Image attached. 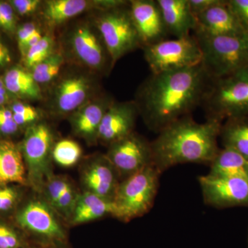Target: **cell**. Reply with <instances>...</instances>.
<instances>
[{
	"mask_svg": "<svg viewBox=\"0 0 248 248\" xmlns=\"http://www.w3.org/2000/svg\"><path fill=\"white\" fill-rule=\"evenodd\" d=\"M213 81L202 64L152 73L139 88L135 102L147 126L159 133L202 106Z\"/></svg>",
	"mask_w": 248,
	"mask_h": 248,
	"instance_id": "obj_1",
	"label": "cell"
},
{
	"mask_svg": "<svg viewBox=\"0 0 248 248\" xmlns=\"http://www.w3.org/2000/svg\"><path fill=\"white\" fill-rule=\"evenodd\" d=\"M19 129L11 109L0 107V134L9 136L17 133Z\"/></svg>",
	"mask_w": 248,
	"mask_h": 248,
	"instance_id": "obj_35",
	"label": "cell"
},
{
	"mask_svg": "<svg viewBox=\"0 0 248 248\" xmlns=\"http://www.w3.org/2000/svg\"><path fill=\"white\" fill-rule=\"evenodd\" d=\"M63 56L53 53L38 64L31 68V74L39 85L47 84L58 76L63 64Z\"/></svg>",
	"mask_w": 248,
	"mask_h": 248,
	"instance_id": "obj_27",
	"label": "cell"
},
{
	"mask_svg": "<svg viewBox=\"0 0 248 248\" xmlns=\"http://www.w3.org/2000/svg\"><path fill=\"white\" fill-rule=\"evenodd\" d=\"M41 1L39 0H13L11 6L20 16L32 14L38 9Z\"/></svg>",
	"mask_w": 248,
	"mask_h": 248,
	"instance_id": "obj_37",
	"label": "cell"
},
{
	"mask_svg": "<svg viewBox=\"0 0 248 248\" xmlns=\"http://www.w3.org/2000/svg\"><path fill=\"white\" fill-rule=\"evenodd\" d=\"M3 79L11 95L30 100L42 99L40 85L36 82L31 72L21 67L14 66L6 72Z\"/></svg>",
	"mask_w": 248,
	"mask_h": 248,
	"instance_id": "obj_23",
	"label": "cell"
},
{
	"mask_svg": "<svg viewBox=\"0 0 248 248\" xmlns=\"http://www.w3.org/2000/svg\"><path fill=\"white\" fill-rule=\"evenodd\" d=\"M12 95H3V94H0V107H2L4 104L9 102L10 97Z\"/></svg>",
	"mask_w": 248,
	"mask_h": 248,
	"instance_id": "obj_43",
	"label": "cell"
},
{
	"mask_svg": "<svg viewBox=\"0 0 248 248\" xmlns=\"http://www.w3.org/2000/svg\"><path fill=\"white\" fill-rule=\"evenodd\" d=\"M143 55L153 74L198 66L202 51L195 36L165 40L144 47Z\"/></svg>",
	"mask_w": 248,
	"mask_h": 248,
	"instance_id": "obj_8",
	"label": "cell"
},
{
	"mask_svg": "<svg viewBox=\"0 0 248 248\" xmlns=\"http://www.w3.org/2000/svg\"><path fill=\"white\" fill-rule=\"evenodd\" d=\"M221 1L222 0H188V4L192 14L196 17L210 8L219 4Z\"/></svg>",
	"mask_w": 248,
	"mask_h": 248,
	"instance_id": "obj_39",
	"label": "cell"
},
{
	"mask_svg": "<svg viewBox=\"0 0 248 248\" xmlns=\"http://www.w3.org/2000/svg\"><path fill=\"white\" fill-rule=\"evenodd\" d=\"M0 94H3V95H11L9 93V91H7V89H6L4 79H2V78H0Z\"/></svg>",
	"mask_w": 248,
	"mask_h": 248,
	"instance_id": "obj_42",
	"label": "cell"
},
{
	"mask_svg": "<svg viewBox=\"0 0 248 248\" xmlns=\"http://www.w3.org/2000/svg\"><path fill=\"white\" fill-rule=\"evenodd\" d=\"M19 226L39 239L60 244L66 240L64 228L55 211L43 197L28 201L16 215Z\"/></svg>",
	"mask_w": 248,
	"mask_h": 248,
	"instance_id": "obj_9",
	"label": "cell"
},
{
	"mask_svg": "<svg viewBox=\"0 0 248 248\" xmlns=\"http://www.w3.org/2000/svg\"><path fill=\"white\" fill-rule=\"evenodd\" d=\"M11 111L14 114V119L18 126H30L32 124L37 123L40 120V113L35 108L29 104L21 102L14 103L11 106Z\"/></svg>",
	"mask_w": 248,
	"mask_h": 248,
	"instance_id": "obj_30",
	"label": "cell"
},
{
	"mask_svg": "<svg viewBox=\"0 0 248 248\" xmlns=\"http://www.w3.org/2000/svg\"><path fill=\"white\" fill-rule=\"evenodd\" d=\"M0 11L2 17L1 27L9 32H14L16 28L14 8L9 3L1 2L0 3Z\"/></svg>",
	"mask_w": 248,
	"mask_h": 248,
	"instance_id": "obj_36",
	"label": "cell"
},
{
	"mask_svg": "<svg viewBox=\"0 0 248 248\" xmlns=\"http://www.w3.org/2000/svg\"><path fill=\"white\" fill-rule=\"evenodd\" d=\"M11 61L9 49L0 42V66H4Z\"/></svg>",
	"mask_w": 248,
	"mask_h": 248,
	"instance_id": "obj_41",
	"label": "cell"
},
{
	"mask_svg": "<svg viewBox=\"0 0 248 248\" xmlns=\"http://www.w3.org/2000/svg\"><path fill=\"white\" fill-rule=\"evenodd\" d=\"M79 195V194L78 193L76 189L75 188L74 186L71 184L62 194L57 202L54 208L55 213H58L65 219L71 221L72 215H73Z\"/></svg>",
	"mask_w": 248,
	"mask_h": 248,
	"instance_id": "obj_31",
	"label": "cell"
},
{
	"mask_svg": "<svg viewBox=\"0 0 248 248\" xmlns=\"http://www.w3.org/2000/svg\"><path fill=\"white\" fill-rule=\"evenodd\" d=\"M228 2L245 34L248 36V0H228Z\"/></svg>",
	"mask_w": 248,
	"mask_h": 248,
	"instance_id": "obj_34",
	"label": "cell"
},
{
	"mask_svg": "<svg viewBox=\"0 0 248 248\" xmlns=\"http://www.w3.org/2000/svg\"><path fill=\"white\" fill-rule=\"evenodd\" d=\"M114 101L108 96L94 97L71 115L73 133L89 143L97 141L103 117Z\"/></svg>",
	"mask_w": 248,
	"mask_h": 248,
	"instance_id": "obj_18",
	"label": "cell"
},
{
	"mask_svg": "<svg viewBox=\"0 0 248 248\" xmlns=\"http://www.w3.org/2000/svg\"><path fill=\"white\" fill-rule=\"evenodd\" d=\"M210 165L211 175L248 180V160L230 148L219 149Z\"/></svg>",
	"mask_w": 248,
	"mask_h": 248,
	"instance_id": "obj_24",
	"label": "cell"
},
{
	"mask_svg": "<svg viewBox=\"0 0 248 248\" xmlns=\"http://www.w3.org/2000/svg\"><path fill=\"white\" fill-rule=\"evenodd\" d=\"M42 37H43V36H42L40 31L38 30L35 34H34L32 36V37H31L30 39H29V40L27 41V43H26V45H24V46L23 47L22 50L20 51L23 58H24V55H26V53H27L28 50H29V49L33 47L34 46H35L39 42H40L41 39L42 38Z\"/></svg>",
	"mask_w": 248,
	"mask_h": 248,
	"instance_id": "obj_40",
	"label": "cell"
},
{
	"mask_svg": "<svg viewBox=\"0 0 248 248\" xmlns=\"http://www.w3.org/2000/svg\"><path fill=\"white\" fill-rule=\"evenodd\" d=\"M72 53L84 66L96 72L110 69L112 60L102 36L94 26L81 23L73 28L69 35Z\"/></svg>",
	"mask_w": 248,
	"mask_h": 248,
	"instance_id": "obj_11",
	"label": "cell"
},
{
	"mask_svg": "<svg viewBox=\"0 0 248 248\" xmlns=\"http://www.w3.org/2000/svg\"><path fill=\"white\" fill-rule=\"evenodd\" d=\"M53 133L48 124L37 122L27 127L19 148L22 153L28 183L37 192H42L51 171Z\"/></svg>",
	"mask_w": 248,
	"mask_h": 248,
	"instance_id": "obj_6",
	"label": "cell"
},
{
	"mask_svg": "<svg viewBox=\"0 0 248 248\" xmlns=\"http://www.w3.org/2000/svg\"><path fill=\"white\" fill-rule=\"evenodd\" d=\"M19 190L11 185L0 186V213L10 211L19 202Z\"/></svg>",
	"mask_w": 248,
	"mask_h": 248,
	"instance_id": "obj_32",
	"label": "cell"
},
{
	"mask_svg": "<svg viewBox=\"0 0 248 248\" xmlns=\"http://www.w3.org/2000/svg\"><path fill=\"white\" fill-rule=\"evenodd\" d=\"M113 202L89 192H83L78 196L71 218L73 225H80L95 221L108 215L115 216Z\"/></svg>",
	"mask_w": 248,
	"mask_h": 248,
	"instance_id": "obj_21",
	"label": "cell"
},
{
	"mask_svg": "<svg viewBox=\"0 0 248 248\" xmlns=\"http://www.w3.org/2000/svg\"><path fill=\"white\" fill-rule=\"evenodd\" d=\"M139 114L135 101L112 102L103 117L98 132L97 141L109 146L133 133Z\"/></svg>",
	"mask_w": 248,
	"mask_h": 248,
	"instance_id": "obj_16",
	"label": "cell"
},
{
	"mask_svg": "<svg viewBox=\"0 0 248 248\" xmlns=\"http://www.w3.org/2000/svg\"><path fill=\"white\" fill-rule=\"evenodd\" d=\"M27 173L19 146L0 140V186L27 184Z\"/></svg>",
	"mask_w": 248,
	"mask_h": 248,
	"instance_id": "obj_20",
	"label": "cell"
},
{
	"mask_svg": "<svg viewBox=\"0 0 248 248\" xmlns=\"http://www.w3.org/2000/svg\"><path fill=\"white\" fill-rule=\"evenodd\" d=\"M94 5L99 9V1L86 0H50L45 2L44 17L50 25L55 26L79 16Z\"/></svg>",
	"mask_w": 248,
	"mask_h": 248,
	"instance_id": "obj_22",
	"label": "cell"
},
{
	"mask_svg": "<svg viewBox=\"0 0 248 248\" xmlns=\"http://www.w3.org/2000/svg\"><path fill=\"white\" fill-rule=\"evenodd\" d=\"M195 18L197 27L195 33L210 36L246 35L230 7L228 0H222L219 4Z\"/></svg>",
	"mask_w": 248,
	"mask_h": 248,
	"instance_id": "obj_17",
	"label": "cell"
},
{
	"mask_svg": "<svg viewBox=\"0 0 248 248\" xmlns=\"http://www.w3.org/2000/svg\"><path fill=\"white\" fill-rule=\"evenodd\" d=\"M95 84L91 77L75 73L62 78L53 91L52 107L59 115H71L93 99Z\"/></svg>",
	"mask_w": 248,
	"mask_h": 248,
	"instance_id": "obj_14",
	"label": "cell"
},
{
	"mask_svg": "<svg viewBox=\"0 0 248 248\" xmlns=\"http://www.w3.org/2000/svg\"><path fill=\"white\" fill-rule=\"evenodd\" d=\"M22 238L14 228L0 223V248H23Z\"/></svg>",
	"mask_w": 248,
	"mask_h": 248,
	"instance_id": "obj_33",
	"label": "cell"
},
{
	"mask_svg": "<svg viewBox=\"0 0 248 248\" xmlns=\"http://www.w3.org/2000/svg\"><path fill=\"white\" fill-rule=\"evenodd\" d=\"M23 248H37V247H24Z\"/></svg>",
	"mask_w": 248,
	"mask_h": 248,
	"instance_id": "obj_46",
	"label": "cell"
},
{
	"mask_svg": "<svg viewBox=\"0 0 248 248\" xmlns=\"http://www.w3.org/2000/svg\"><path fill=\"white\" fill-rule=\"evenodd\" d=\"M98 14L94 26L102 36L113 66L124 55L141 47L129 2L114 9L100 11Z\"/></svg>",
	"mask_w": 248,
	"mask_h": 248,
	"instance_id": "obj_7",
	"label": "cell"
},
{
	"mask_svg": "<svg viewBox=\"0 0 248 248\" xmlns=\"http://www.w3.org/2000/svg\"><path fill=\"white\" fill-rule=\"evenodd\" d=\"M38 29L36 28L33 23L28 22L23 24L22 27L18 29L17 32L18 46L19 50H22L23 47L27 43V41L35 33Z\"/></svg>",
	"mask_w": 248,
	"mask_h": 248,
	"instance_id": "obj_38",
	"label": "cell"
},
{
	"mask_svg": "<svg viewBox=\"0 0 248 248\" xmlns=\"http://www.w3.org/2000/svg\"><path fill=\"white\" fill-rule=\"evenodd\" d=\"M71 185V182L66 177L53 174L46 181L43 186V198L54 210L60 197Z\"/></svg>",
	"mask_w": 248,
	"mask_h": 248,
	"instance_id": "obj_28",
	"label": "cell"
},
{
	"mask_svg": "<svg viewBox=\"0 0 248 248\" xmlns=\"http://www.w3.org/2000/svg\"><path fill=\"white\" fill-rule=\"evenodd\" d=\"M199 182L205 203L217 208H248V180L208 174Z\"/></svg>",
	"mask_w": 248,
	"mask_h": 248,
	"instance_id": "obj_12",
	"label": "cell"
},
{
	"mask_svg": "<svg viewBox=\"0 0 248 248\" xmlns=\"http://www.w3.org/2000/svg\"><path fill=\"white\" fill-rule=\"evenodd\" d=\"M202 51V66L213 79L248 67L247 35L210 36L195 33Z\"/></svg>",
	"mask_w": 248,
	"mask_h": 248,
	"instance_id": "obj_3",
	"label": "cell"
},
{
	"mask_svg": "<svg viewBox=\"0 0 248 248\" xmlns=\"http://www.w3.org/2000/svg\"><path fill=\"white\" fill-rule=\"evenodd\" d=\"M80 182L84 192H89L113 202L121 182L120 174L106 155H97L80 168Z\"/></svg>",
	"mask_w": 248,
	"mask_h": 248,
	"instance_id": "obj_13",
	"label": "cell"
},
{
	"mask_svg": "<svg viewBox=\"0 0 248 248\" xmlns=\"http://www.w3.org/2000/svg\"><path fill=\"white\" fill-rule=\"evenodd\" d=\"M82 149L79 143L68 139L60 140L54 145L52 158L62 167L75 166L81 159Z\"/></svg>",
	"mask_w": 248,
	"mask_h": 248,
	"instance_id": "obj_26",
	"label": "cell"
},
{
	"mask_svg": "<svg viewBox=\"0 0 248 248\" xmlns=\"http://www.w3.org/2000/svg\"><path fill=\"white\" fill-rule=\"evenodd\" d=\"M219 137L223 148L233 150L248 160V117L227 120Z\"/></svg>",
	"mask_w": 248,
	"mask_h": 248,
	"instance_id": "obj_25",
	"label": "cell"
},
{
	"mask_svg": "<svg viewBox=\"0 0 248 248\" xmlns=\"http://www.w3.org/2000/svg\"><path fill=\"white\" fill-rule=\"evenodd\" d=\"M106 155L121 181L154 165L151 142L135 132L110 144Z\"/></svg>",
	"mask_w": 248,
	"mask_h": 248,
	"instance_id": "obj_10",
	"label": "cell"
},
{
	"mask_svg": "<svg viewBox=\"0 0 248 248\" xmlns=\"http://www.w3.org/2000/svg\"><path fill=\"white\" fill-rule=\"evenodd\" d=\"M221 121L197 123L190 115L173 122L151 142L153 164L160 172L186 163L210 164L219 151Z\"/></svg>",
	"mask_w": 248,
	"mask_h": 248,
	"instance_id": "obj_2",
	"label": "cell"
},
{
	"mask_svg": "<svg viewBox=\"0 0 248 248\" xmlns=\"http://www.w3.org/2000/svg\"><path fill=\"white\" fill-rule=\"evenodd\" d=\"M65 248L60 247V244H58V246H56V247H53V248Z\"/></svg>",
	"mask_w": 248,
	"mask_h": 248,
	"instance_id": "obj_45",
	"label": "cell"
},
{
	"mask_svg": "<svg viewBox=\"0 0 248 248\" xmlns=\"http://www.w3.org/2000/svg\"><path fill=\"white\" fill-rule=\"evenodd\" d=\"M53 40L48 35L43 36L40 42L28 50L24 56V63L31 68L53 54Z\"/></svg>",
	"mask_w": 248,
	"mask_h": 248,
	"instance_id": "obj_29",
	"label": "cell"
},
{
	"mask_svg": "<svg viewBox=\"0 0 248 248\" xmlns=\"http://www.w3.org/2000/svg\"><path fill=\"white\" fill-rule=\"evenodd\" d=\"M0 26H2V17H1V11H0Z\"/></svg>",
	"mask_w": 248,
	"mask_h": 248,
	"instance_id": "obj_44",
	"label": "cell"
},
{
	"mask_svg": "<svg viewBox=\"0 0 248 248\" xmlns=\"http://www.w3.org/2000/svg\"><path fill=\"white\" fill-rule=\"evenodd\" d=\"M161 173L153 165L121 181L113 201L114 217L128 221L148 213L157 193Z\"/></svg>",
	"mask_w": 248,
	"mask_h": 248,
	"instance_id": "obj_5",
	"label": "cell"
},
{
	"mask_svg": "<svg viewBox=\"0 0 248 248\" xmlns=\"http://www.w3.org/2000/svg\"><path fill=\"white\" fill-rule=\"evenodd\" d=\"M169 35L182 38L195 31L197 22L188 0H156Z\"/></svg>",
	"mask_w": 248,
	"mask_h": 248,
	"instance_id": "obj_19",
	"label": "cell"
},
{
	"mask_svg": "<svg viewBox=\"0 0 248 248\" xmlns=\"http://www.w3.org/2000/svg\"><path fill=\"white\" fill-rule=\"evenodd\" d=\"M129 8L142 48L167 40L169 34L156 0H133Z\"/></svg>",
	"mask_w": 248,
	"mask_h": 248,
	"instance_id": "obj_15",
	"label": "cell"
},
{
	"mask_svg": "<svg viewBox=\"0 0 248 248\" xmlns=\"http://www.w3.org/2000/svg\"><path fill=\"white\" fill-rule=\"evenodd\" d=\"M202 107L208 118L221 121L248 117V67L214 79Z\"/></svg>",
	"mask_w": 248,
	"mask_h": 248,
	"instance_id": "obj_4",
	"label": "cell"
}]
</instances>
